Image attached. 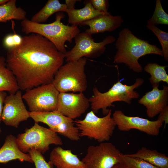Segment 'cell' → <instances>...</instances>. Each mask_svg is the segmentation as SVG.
<instances>
[{
	"label": "cell",
	"instance_id": "6da1fadb",
	"mask_svg": "<svg viewBox=\"0 0 168 168\" xmlns=\"http://www.w3.org/2000/svg\"><path fill=\"white\" fill-rule=\"evenodd\" d=\"M64 59V54L51 42L33 33L22 37L20 44L7 49L6 61L19 90H26L52 83Z\"/></svg>",
	"mask_w": 168,
	"mask_h": 168
},
{
	"label": "cell",
	"instance_id": "7a4b0ae2",
	"mask_svg": "<svg viewBox=\"0 0 168 168\" xmlns=\"http://www.w3.org/2000/svg\"><path fill=\"white\" fill-rule=\"evenodd\" d=\"M115 41L117 51L114 62L124 63L136 72L142 71V68L138 61L141 57L149 54L163 56L161 49L147 41L138 38L128 28L121 30Z\"/></svg>",
	"mask_w": 168,
	"mask_h": 168
},
{
	"label": "cell",
	"instance_id": "3957f363",
	"mask_svg": "<svg viewBox=\"0 0 168 168\" xmlns=\"http://www.w3.org/2000/svg\"><path fill=\"white\" fill-rule=\"evenodd\" d=\"M64 16L63 12H58L55 20L48 24L35 22L26 18L21 21L22 31L27 35L33 33L43 36L53 44L59 51L64 54L67 52L65 42L68 41L71 43L72 39L80 33L77 26L65 25L61 22Z\"/></svg>",
	"mask_w": 168,
	"mask_h": 168
},
{
	"label": "cell",
	"instance_id": "277c9868",
	"mask_svg": "<svg viewBox=\"0 0 168 168\" xmlns=\"http://www.w3.org/2000/svg\"><path fill=\"white\" fill-rule=\"evenodd\" d=\"M144 82L141 78L136 79L135 82L131 85L124 84L119 81L114 84L107 91L102 93L96 87L93 89V95L89 99L91 108L95 113L101 110L104 114L106 115L109 110L107 108L114 106L113 103L123 101L128 104L133 99L139 98L140 95L134 89L142 85Z\"/></svg>",
	"mask_w": 168,
	"mask_h": 168
},
{
	"label": "cell",
	"instance_id": "5b68a950",
	"mask_svg": "<svg viewBox=\"0 0 168 168\" xmlns=\"http://www.w3.org/2000/svg\"><path fill=\"white\" fill-rule=\"evenodd\" d=\"M87 59L85 57L63 65L55 73L52 82L59 92H83L87 88L85 72Z\"/></svg>",
	"mask_w": 168,
	"mask_h": 168
},
{
	"label": "cell",
	"instance_id": "8992f818",
	"mask_svg": "<svg viewBox=\"0 0 168 168\" xmlns=\"http://www.w3.org/2000/svg\"><path fill=\"white\" fill-rule=\"evenodd\" d=\"M16 142L20 150L25 153L35 149L44 154L49 150L50 145L63 144L57 133L36 123L30 128H26L24 133L18 134Z\"/></svg>",
	"mask_w": 168,
	"mask_h": 168
},
{
	"label": "cell",
	"instance_id": "52a82bcc",
	"mask_svg": "<svg viewBox=\"0 0 168 168\" xmlns=\"http://www.w3.org/2000/svg\"><path fill=\"white\" fill-rule=\"evenodd\" d=\"M111 115V109L102 117H98L91 110L87 113L83 119L75 120L80 137H86L100 143L108 141L116 126Z\"/></svg>",
	"mask_w": 168,
	"mask_h": 168
},
{
	"label": "cell",
	"instance_id": "ba28073f",
	"mask_svg": "<svg viewBox=\"0 0 168 168\" xmlns=\"http://www.w3.org/2000/svg\"><path fill=\"white\" fill-rule=\"evenodd\" d=\"M75 45L70 50L64 54L67 62L74 61L83 57L96 58L103 54L106 46L116 41L112 35L105 37L101 41L96 42L91 36L85 32L80 33L74 38Z\"/></svg>",
	"mask_w": 168,
	"mask_h": 168
},
{
	"label": "cell",
	"instance_id": "9c48e42d",
	"mask_svg": "<svg viewBox=\"0 0 168 168\" xmlns=\"http://www.w3.org/2000/svg\"><path fill=\"white\" fill-rule=\"evenodd\" d=\"M22 95L30 112L57 110L59 92L52 83L26 90Z\"/></svg>",
	"mask_w": 168,
	"mask_h": 168
},
{
	"label": "cell",
	"instance_id": "30bf717a",
	"mask_svg": "<svg viewBox=\"0 0 168 168\" xmlns=\"http://www.w3.org/2000/svg\"><path fill=\"white\" fill-rule=\"evenodd\" d=\"M30 117L35 123L42 122L49 126L54 132L69 139L77 141L80 138L74 121L61 114L57 110L45 112H30Z\"/></svg>",
	"mask_w": 168,
	"mask_h": 168
},
{
	"label": "cell",
	"instance_id": "8fae6325",
	"mask_svg": "<svg viewBox=\"0 0 168 168\" xmlns=\"http://www.w3.org/2000/svg\"><path fill=\"white\" fill-rule=\"evenodd\" d=\"M122 154L113 143L104 142L89 146L82 161L87 168H111L122 162Z\"/></svg>",
	"mask_w": 168,
	"mask_h": 168
},
{
	"label": "cell",
	"instance_id": "7c38bea8",
	"mask_svg": "<svg viewBox=\"0 0 168 168\" xmlns=\"http://www.w3.org/2000/svg\"><path fill=\"white\" fill-rule=\"evenodd\" d=\"M112 118L116 126L121 131L127 132L136 129L154 136L159 135L163 123L158 118L152 121L139 117L128 116L120 110H115L113 114Z\"/></svg>",
	"mask_w": 168,
	"mask_h": 168
},
{
	"label": "cell",
	"instance_id": "4fadbf2b",
	"mask_svg": "<svg viewBox=\"0 0 168 168\" xmlns=\"http://www.w3.org/2000/svg\"><path fill=\"white\" fill-rule=\"evenodd\" d=\"M23 99L20 90L6 97L1 116V121L6 125L17 128L21 122L30 117V111L26 109Z\"/></svg>",
	"mask_w": 168,
	"mask_h": 168
},
{
	"label": "cell",
	"instance_id": "5bb4252c",
	"mask_svg": "<svg viewBox=\"0 0 168 168\" xmlns=\"http://www.w3.org/2000/svg\"><path fill=\"white\" fill-rule=\"evenodd\" d=\"M90 106L89 99L83 92H59L57 110L73 119L85 113Z\"/></svg>",
	"mask_w": 168,
	"mask_h": 168
},
{
	"label": "cell",
	"instance_id": "9a60e30c",
	"mask_svg": "<svg viewBox=\"0 0 168 168\" xmlns=\"http://www.w3.org/2000/svg\"><path fill=\"white\" fill-rule=\"evenodd\" d=\"M158 87H153L138 100L140 104L146 107L147 115L150 118L156 116L168 105V87L163 86L162 90Z\"/></svg>",
	"mask_w": 168,
	"mask_h": 168
},
{
	"label": "cell",
	"instance_id": "2e32d148",
	"mask_svg": "<svg viewBox=\"0 0 168 168\" xmlns=\"http://www.w3.org/2000/svg\"><path fill=\"white\" fill-rule=\"evenodd\" d=\"M124 22L122 16H113L110 13L101 15L82 23L81 25L87 26L89 28L85 32L92 34L105 32H112L120 27Z\"/></svg>",
	"mask_w": 168,
	"mask_h": 168
},
{
	"label": "cell",
	"instance_id": "e0dca14e",
	"mask_svg": "<svg viewBox=\"0 0 168 168\" xmlns=\"http://www.w3.org/2000/svg\"><path fill=\"white\" fill-rule=\"evenodd\" d=\"M49 160V163L56 168H87L71 150L65 149L59 146L51 151Z\"/></svg>",
	"mask_w": 168,
	"mask_h": 168
},
{
	"label": "cell",
	"instance_id": "ac0fdd59",
	"mask_svg": "<svg viewBox=\"0 0 168 168\" xmlns=\"http://www.w3.org/2000/svg\"><path fill=\"white\" fill-rule=\"evenodd\" d=\"M16 160L33 163L30 155L22 152L19 148L16 138L10 134L6 137L4 144L0 148V163H6Z\"/></svg>",
	"mask_w": 168,
	"mask_h": 168
},
{
	"label": "cell",
	"instance_id": "d6986e66",
	"mask_svg": "<svg viewBox=\"0 0 168 168\" xmlns=\"http://www.w3.org/2000/svg\"><path fill=\"white\" fill-rule=\"evenodd\" d=\"M84 3L85 6L82 8L67 9L66 13L68 15V24L77 26L98 16L105 14L95 9L89 0L85 1Z\"/></svg>",
	"mask_w": 168,
	"mask_h": 168
},
{
	"label": "cell",
	"instance_id": "ffe728a7",
	"mask_svg": "<svg viewBox=\"0 0 168 168\" xmlns=\"http://www.w3.org/2000/svg\"><path fill=\"white\" fill-rule=\"evenodd\" d=\"M127 156L142 159L160 168H168V157L156 150H151L142 147L135 153Z\"/></svg>",
	"mask_w": 168,
	"mask_h": 168
},
{
	"label": "cell",
	"instance_id": "44dd1931",
	"mask_svg": "<svg viewBox=\"0 0 168 168\" xmlns=\"http://www.w3.org/2000/svg\"><path fill=\"white\" fill-rule=\"evenodd\" d=\"M19 90L15 77L7 66L6 59L0 56V91L15 94Z\"/></svg>",
	"mask_w": 168,
	"mask_h": 168
},
{
	"label": "cell",
	"instance_id": "7402d4cb",
	"mask_svg": "<svg viewBox=\"0 0 168 168\" xmlns=\"http://www.w3.org/2000/svg\"><path fill=\"white\" fill-rule=\"evenodd\" d=\"M16 2V0H8L0 5V22L6 23L12 20L22 21L26 19V12L21 7H17Z\"/></svg>",
	"mask_w": 168,
	"mask_h": 168
},
{
	"label": "cell",
	"instance_id": "603a6c76",
	"mask_svg": "<svg viewBox=\"0 0 168 168\" xmlns=\"http://www.w3.org/2000/svg\"><path fill=\"white\" fill-rule=\"evenodd\" d=\"M67 9L65 4L61 3L59 0H49L44 6L33 16L31 20L42 23L54 14L58 12H66Z\"/></svg>",
	"mask_w": 168,
	"mask_h": 168
},
{
	"label": "cell",
	"instance_id": "cb8c5ba5",
	"mask_svg": "<svg viewBox=\"0 0 168 168\" xmlns=\"http://www.w3.org/2000/svg\"><path fill=\"white\" fill-rule=\"evenodd\" d=\"M167 66L156 63H148L145 66L144 70L151 76L149 80L152 87H158L161 82L168 84V75L165 69Z\"/></svg>",
	"mask_w": 168,
	"mask_h": 168
},
{
	"label": "cell",
	"instance_id": "d4e9b609",
	"mask_svg": "<svg viewBox=\"0 0 168 168\" xmlns=\"http://www.w3.org/2000/svg\"><path fill=\"white\" fill-rule=\"evenodd\" d=\"M147 24L154 26L159 24L168 25V15L164 10L160 0L156 1L154 13L147 21Z\"/></svg>",
	"mask_w": 168,
	"mask_h": 168
},
{
	"label": "cell",
	"instance_id": "484cf974",
	"mask_svg": "<svg viewBox=\"0 0 168 168\" xmlns=\"http://www.w3.org/2000/svg\"><path fill=\"white\" fill-rule=\"evenodd\" d=\"M146 27L156 36L161 45V49L165 60L168 61V33L163 31L156 26L147 24Z\"/></svg>",
	"mask_w": 168,
	"mask_h": 168
},
{
	"label": "cell",
	"instance_id": "4316f807",
	"mask_svg": "<svg viewBox=\"0 0 168 168\" xmlns=\"http://www.w3.org/2000/svg\"><path fill=\"white\" fill-rule=\"evenodd\" d=\"M122 162L128 168H160L142 159L132 157L122 154L120 155Z\"/></svg>",
	"mask_w": 168,
	"mask_h": 168
},
{
	"label": "cell",
	"instance_id": "83f0119b",
	"mask_svg": "<svg viewBox=\"0 0 168 168\" xmlns=\"http://www.w3.org/2000/svg\"><path fill=\"white\" fill-rule=\"evenodd\" d=\"M28 152L35 164V168H51V165L49 162H46L40 152L35 149H31Z\"/></svg>",
	"mask_w": 168,
	"mask_h": 168
},
{
	"label": "cell",
	"instance_id": "f1b7e54d",
	"mask_svg": "<svg viewBox=\"0 0 168 168\" xmlns=\"http://www.w3.org/2000/svg\"><path fill=\"white\" fill-rule=\"evenodd\" d=\"M93 7L96 10L104 13L105 14L110 13L108 12L109 4L107 0H90Z\"/></svg>",
	"mask_w": 168,
	"mask_h": 168
},
{
	"label": "cell",
	"instance_id": "f546056e",
	"mask_svg": "<svg viewBox=\"0 0 168 168\" xmlns=\"http://www.w3.org/2000/svg\"><path fill=\"white\" fill-rule=\"evenodd\" d=\"M3 44L4 47L7 49V50L16 46L13 34H9L5 36L3 39Z\"/></svg>",
	"mask_w": 168,
	"mask_h": 168
},
{
	"label": "cell",
	"instance_id": "4dcf8cb0",
	"mask_svg": "<svg viewBox=\"0 0 168 168\" xmlns=\"http://www.w3.org/2000/svg\"><path fill=\"white\" fill-rule=\"evenodd\" d=\"M158 118L164 122L165 125L168 123V106L167 105L159 113Z\"/></svg>",
	"mask_w": 168,
	"mask_h": 168
},
{
	"label": "cell",
	"instance_id": "1f68e13d",
	"mask_svg": "<svg viewBox=\"0 0 168 168\" xmlns=\"http://www.w3.org/2000/svg\"><path fill=\"white\" fill-rule=\"evenodd\" d=\"M7 96L6 91H0V122L1 121V116L2 112L4 102L5 99ZM1 132V130L0 128V134Z\"/></svg>",
	"mask_w": 168,
	"mask_h": 168
},
{
	"label": "cell",
	"instance_id": "d6a6232c",
	"mask_svg": "<svg viewBox=\"0 0 168 168\" xmlns=\"http://www.w3.org/2000/svg\"><path fill=\"white\" fill-rule=\"evenodd\" d=\"M79 1V0H66L65 4L67 6V9H71L75 8L74 7L76 3Z\"/></svg>",
	"mask_w": 168,
	"mask_h": 168
},
{
	"label": "cell",
	"instance_id": "836d02e7",
	"mask_svg": "<svg viewBox=\"0 0 168 168\" xmlns=\"http://www.w3.org/2000/svg\"><path fill=\"white\" fill-rule=\"evenodd\" d=\"M13 34L14 41L16 46L20 44L22 41V37L16 33H14Z\"/></svg>",
	"mask_w": 168,
	"mask_h": 168
},
{
	"label": "cell",
	"instance_id": "e575fe53",
	"mask_svg": "<svg viewBox=\"0 0 168 168\" xmlns=\"http://www.w3.org/2000/svg\"><path fill=\"white\" fill-rule=\"evenodd\" d=\"M111 168H128L125 164L122 162L118 163Z\"/></svg>",
	"mask_w": 168,
	"mask_h": 168
},
{
	"label": "cell",
	"instance_id": "d590c367",
	"mask_svg": "<svg viewBox=\"0 0 168 168\" xmlns=\"http://www.w3.org/2000/svg\"><path fill=\"white\" fill-rule=\"evenodd\" d=\"M8 0H0V5L6 2Z\"/></svg>",
	"mask_w": 168,
	"mask_h": 168
}]
</instances>
